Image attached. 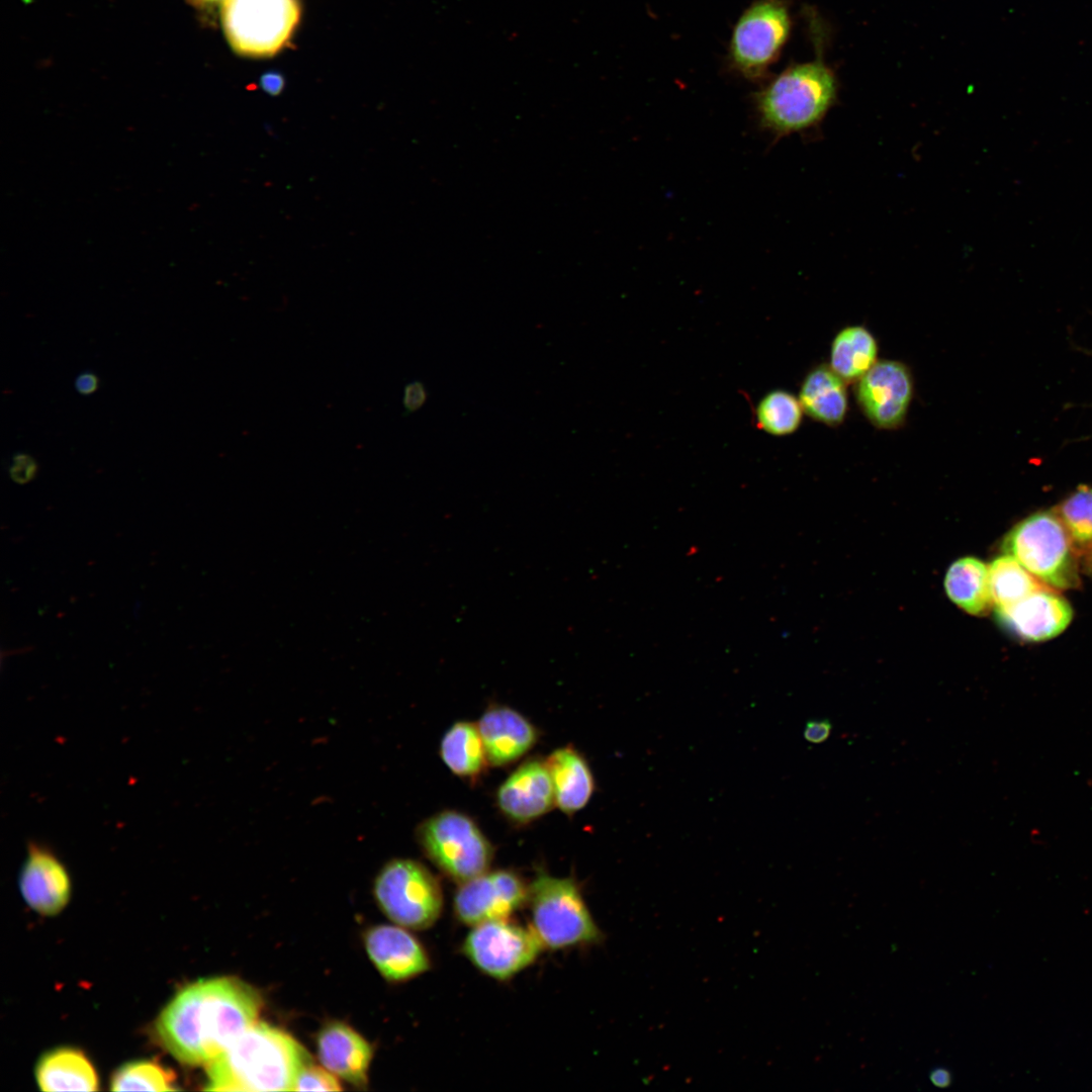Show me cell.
<instances>
[{"label": "cell", "instance_id": "obj_6", "mask_svg": "<svg viewBox=\"0 0 1092 1092\" xmlns=\"http://www.w3.org/2000/svg\"><path fill=\"white\" fill-rule=\"evenodd\" d=\"M416 837L427 858L452 881L461 884L490 870L493 845L462 811L435 813L418 826Z\"/></svg>", "mask_w": 1092, "mask_h": 1092}, {"label": "cell", "instance_id": "obj_3", "mask_svg": "<svg viewBox=\"0 0 1092 1092\" xmlns=\"http://www.w3.org/2000/svg\"><path fill=\"white\" fill-rule=\"evenodd\" d=\"M814 25V60L786 68L755 94L761 125L776 138L816 128L836 103L838 83L822 58L819 25Z\"/></svg>", "mask_w": 1092, "mask_h": 1092}, {"label": "cell", "instance_id": "obj_15", "mask_svg": "<svg viewBox=\"0 0 1092 1092\" xmlns=\"http://www.w3.org/2000/svg\"><path fill=\"white\" fill-rule=\"evenodd\" d=\"M25 903L42 915H56L71 897L70 875L57 854L43 844L30 842L18 877Z\"/></svg>", "mask_w": 1092, "mask_h": 1092}, {"label": "cell", "instance_id": "obj_9", "mask_svg": "<svg viewBox=\"0 0 1092 1092\" xmlns=\"http://www.w3.org/2000/svg\"><path fill=\"white\" fill-rule=\"evenodd\" d=\"M784 0H755L737 19L729 42L731 67L747 80L762 79L779 59L791 32Z\"/></svg>", "mask_w": 1092, "mask_h": 1092}, {"label": "cell", "instance_id": "obj_7", "mask_svg": "<svg viewBox=\"0 0 1092 1092\" xmlns=\"http://www.w3.org/2000/svg\"><path fill=\"white\" fill-rule=\"evenodd\" d=\"M373 890L383 913L404 928H429L442 913L441 884L436 876L418 860H390L376 877Z\"/></svg>", "mask_w": 1092, "mask_h": 1092}, {"label": "cell", "instance_id": "obj_18", "mask_svg": "<svg viewBox=\"0 0 1092 1092\" xmlns=\"http://www.w3.org/2000/svg\"><path fill=\"white\" fill-rule=\"evenodd\" d=\"M316 1045L326 1069L353 1085L367 1083L372 1049L352 1027L340 1021L327 1023L317 1034Z\"/></svg>", "mask_w": 1092, "mask_h": 1092}, {"label": "cell", "instance_id": "obj_10", "mask_svg": "<svg viewBox=\"0 0 1092 1092\" xmlns=\"http://www.w3.org/2000/svg\"><path fill=\"white\" fill-rule=\"evenodd\" d=\"M544 946L529 927L507 919L472 926L462 952L480 972L495 980H508L531 966Z\"/></svg>", "mask_w": 1092, "mask_h": 1092}, {"label": "cell", "instance_id": "obj_31", "mask_svg": "<svg viewBox=\"0 0 1092 1092\" xmlns=\"http://www.w3.org/2000/svg\"><path fill=\"white\" fill-rule=\"evenodd\" d=\"M832 724L828 719H813L806 723L804 738L810 743H822L829 737Z\"/></svg>", "mask_w": 1092, "mask_h": 1092}, {"label": "cell", "instance_id": "obj_33", "mask_svg": "<svg viewBox=\"0 0 1092 1092\" xmlns=\"http://www.w3.org/2000/svg\"><path fill=\"white\" fill-rule=\"evenodd\" d=\"M99 385V379L93 372L81 373L75 381V387L77 391L83 395H88L95 392Z\"/></svg>", "mask_w": 1092, "mask_h": 1092}, {"label": "cell", "instance_id": "obj_19", "mask_svg": "<svg viewBox=\"0 0 1092 1092\" xmlns=\"http://www.w3.org/2000/svg\"><path fill=\"white\" fill-rule=\"evenodd\" d=\"M552 780L555 807L571 816L582 810L596 791L590 765L572 744L557 747L545 757Z\"/></svg>", "mask_w": 1092, "mask_h": 1092}, {"label": "cell", "instance_id": "obj_4", "mask_svg": "<svg viewBox=\"0 0 1092 1092\" xmlns=\"http://www.w3.org/2000/svg\"><path fill=\"white\" fill-rule=\"evenodd\" d=\"M531 924L544 948L561 949L603 939L577 882L539 871L529 884Z\"/></svg>", "mask_w": 1092, "mask_h": 1092}, {"label": "cell", "instance_id": "obj_27", "mask_svg": "<svg viewBox=\"0 0 1092 1092\" xmlns=\"http://www.w3.org/2000/svg\"><path fill=\"white\" fill-rule=\"evenodd\" d=\"M1054 511L1078 552L1092 549V486L1078 485Z\"/></svg>", "mask_w": 1092, "mask_h": 1092}, {"label": "cell", "instance_id": "obj_16", "mask_svg": "<svg viewBox=\"0 0 1092 1092\" xmlns=\"http://www.w3.org/2000/svg\"><path fill=\"white\" fill-rule=\"evenodd\" d=\"M476 723L488 762L495 767L521 759L540 738V730L529 718L503 704H490Z\"/></svg>", "mask_w": 1092, "mask_h": 1092}, {"label": "cell", "instance_id": "obj_5", "mask_svg": "<svg viewBox=\"0 0 1092 1092\" xmlns=\"http://www.w3.org/2000/svg\"><path fill=\"white\" fill-rule=\"evenodd\" d=\"M1003 550L1043 584L1073 589L1081 584L1078 550L1053 511L1033 513L1006 535Z\"/></svg>", "mask_w": 1092, "mask_h": 1092}, {"label": "cell", "instance_id": "obj_2", "mask_svg": "<svg viewBox=\"0 0 1092 1092\" xmlns=\"http://www.w3.org/2000/svg\"><path fill=\"white\" fill-rule=\"evenodd\" d=\"M311 1064L303 1046L285 1031L255 1022L207 1067L206 1090L290 1091Z\"/></svg>", "mask_w": 1092, "mask_h": 1092}, {"label": "cell", "instance_id": "obj_36", "mask_svg": "<svg viewBox=\"0 0 1092 1092\" xmlns=\"http://www.w3.org/2000/svg\"><path fill=\"white\" fill-rule=\"evenodd\" d=\"M187 1H189L190 3H192L193 5H196V6H209V5L217 4L218 2H221V1L223 2L224 0H187Z\"/></svg>", "mask_w": 1092, "mask_h": 1092}, {"label": "cell", "instance_id": "obj_25", "mask_svg": "<svg viewBox=\"0 0 1092 1092\" xmlns=\"http://www.w3.org/2000/svg\"><path fill=\"white\" fill-rule=\"evenodd\" d=\"M988 568L990 593L995 609L1011 606L1033 592L1048 586L1008 554L994 559Z\"/></svg>", "mask_w": 1092, "mask_h": 1092}, {"label": "cell", "instance_id": "obj_20", "mask_svg": "<svg viewBox=\"0 0 1092 1092\" xmlns=\"http://www.w3.org/2000/svg\"><path fill=\"white\" fill-rule=\"evenodd\" d=\"M847 383L828 364L812 368L804 377L799 399L811 419L829 427L843 423L848 411Z\"/></svg>", "mask_w": 1092, "mask_h": 1092}, {"label": "cell", "instance_id": "obj_23", "mask_svg": "<svg viewBox=\"0 0 1092 1092\" xmlns=\"http://www.w3.org/2000/svg\"><path fill=\"white\" fill-rule=\"evenodd\" d=\"M878 354L873 333L864 326L850 325L834 336L828 365L846 383H855L879 361Z\"/></svg>", "mask_w": 1092, "mask_h": 1092}, {"label": "cell", "instance_id": "obj_8", "mask_svg": "<svg viewBox=\"0 0 1092 1092\" xmlns=\"http://www.w3.org/2000/svg\"><path fill=\"white\" fill-rule=\"evenodd\" d=\"M300 17L298 0H224L221 23L232 49L246 57H270L291 37Z\"/></svg>", "mask_w": 1092, "mask_h": 1092}, {"label": "cell", "instance_id": "obj_30", "mask_svg": "<svg viewBox=\"0 0 1092 1092\" xmlns=\"http://www.w3.org/2000/svg\"><path fill=\"white\" fill-rule=\"evenodd\" d=\"M37 469L36 461L29 454L16 453L12 458L9 475L14 482L24 484L34 478Z\"/></svg>", "mask_w": 1092, "mask_h": 1092}, {"label": "cell", "instance_id": "obj_14", "mask_svg": "<svg viewBox=\"0 0 1092 1092\" xmlns=\"http://www.w3.org/2000/svg\"><path fill=\"white\" fill-rule=\"evenodd\" d=\"M1043 586L1019 602L996 610L998 622L1016 638L1042 642L1062 634L1073 620L1070 603Z\"/></svg>", "mask_w": 1092, "mask_h": 1092}, {"label": "cell", "instance_id": "obj_13", "mask_svg": "<svg viewBox=\"0 0 1092 1092\" xmlns=\"http://www.w3.org/2000/svg\"><path fill=\"white\" fill-rule=\"evenodd\" d=\"M495 805L512 824L527 825L555 807L546 759L532 756L521 762L498 786Z\"/></svg>", "mask_w": 1092, "mask_h": 1092}, {"label": "cell", "instance_id": "obj_1", "mask_svg": "<svg viewBox=\"0 0 1092 1092\" xmlns=\"http://www.w3.org/2000/svg\"><path fill=\"white\" fill-rule=\"evenodd\" d=\"M259 992L234 977L198 980L182 988L155 1023L162 1045L181 1063L207 1066L257 1022Z\"/></svg>", "mask_w": 1092, "mask_h": 1092}, {"label": "cell", "instance_id": "obj_21", "mask_svg": "<svg viewBox=\"0 0 1092 1092\" xmlns=\"http://www.w3.org/2000/svg\"><path fill=\"white\" fill-rule=\"evenodd\" d=\"M42 1091H96L98 1076L86 1055L74 1048H57L43 1054L35 1066Z\"/></svg>", "mask_w": 1092, "mask_h": 1092}, {"label": "cell", "instance_id": "obj_12", "mask_svg": "<svg viewBox=\"0 0 1092 1092\" xmlns=\"http://www.w3.org/2000/svg\"><path fill=\"white\" fill-rule=\"evenodd\" d=\"M914 384L909 367L898 360H879L855 382L854 394L864 417L878 429L894 430L906 420Z\"/></svg>", "mask_w": 1092, "mask_h": 1092}, {"label": "cell", "instance_id": "obj_37", "mask_svg": "<svg viewBox=\"0 0 1092 1092\" xmlns=\"http://www.w3.org/2000/svg\"><path fill=\"white\" fill-rule=\"evenodd\" d=\"M1090 565H1091V569H1092V554H1091V562H1090Z\"/></svg>", "mask_w": 1092, "mask_h": 1092}, {"label": "cell", "instance_id": "obj_11", "mask_svg": "<svg viewBox=\"0 0 1092 1092\" xmlns=\"http://www.w3.org/2000/svg\"><path fill=\"white\" fill-rule=\"evenodd\" d=\"M529 884L509 869L486 871L459 884L453 901L457 919L463 924H477L507 919L528 900Z\"/></svg>", "mask_w": 1092, "mask_h": 1092}, {"label": "cell", "instance_id": "obj_29", "mask_svg": "<svg viewBox=\"0 0 1092 1092\" xmlns=\"http://www.w3.org/2000/svg\"><path fill=\"white\" fill-rule=\"evenodd\" d=\"M328 1069L307 1065L297 1077L294 1091H339L338 1079Z\"/></svg>", "mask_w": 1092, "mask_h": 1092}, {"label": "cell", "instance_id": "obj_22", "mask_svg": "<svg viewBox=\"0 0 1092 1092\" xmlns=\"http://www.w3.org/2000/svg\"><path fill=\"white\" fill-rule=\"evenodd\" d=\"M439 753L446 767L461 780L477 783L490 765L477 723L457 721L443 735Z\"/></svg>", "mask_w": 1092, "mask_h": 1092}, {"label": "cell", "instance_id": "obj_34", "mask_svg": "<svg viewBox=\"0 0 1092 1092\" xmlns=\"http://www.w3.org/2000/svg\"><path fill=\"white\" fill-rule=\"evenodd\" d=\"M263 89L272 95H277L283 87V79L277 74H267L262 80Z\"/></svg>", "mask_w": 1092, "mask_h": 1092}, {"label": "cell", "instance_id": "obj_26", "mask_svg": "<svg viewBox=\"0 0 1092 1092\" xmlns=\"http://www.w3.org/2000/svg\"><path fill=\"white\" fill-rule=\"evenodd\" d=\"M803 415L799 397L783 389L766 393L755 410L758 428L778 437L796 432L802 424Z\"/></svg>", "mask_w": 1092, "mask_h": 1092}, {"label": "cell", "instance_id": "obj_17", "mask_svg": "<svg viewBox=\"0 0 1092 1092\" xmlns=\"http://www.w3.org/2000/svg\"><path fill=\"white\" fill-rule=\"evenodd\" d=\"M364 942L371 962L389 981L413 979L430 969L425 947L402 926H374L366 932Z\"/></svg>", "mask_w": 1092, "mask_h": 1092}, {"label": "cell", "instance_id": "obj_24", "mask_svg": "<svg viewBox=\"0 0 1092 1092\" xmlns=\"http://www.w3.org/2000/svg\"><path fill=\"white\" fill-rule=\"evenodd\" d=\"M944 585L948 598L971 615H986L993 606L989 568L975 557L956 561L947 570Z\"/></svg>", "mask_w": 1092, "mask_h": 1092}, {"label": "cell", "instance_id": "obj_35", "mask_svg": "<svg viewBox=\"0 0 1092 1092\" xmlns=\"http://www.w3.org/2000/svg\"><path fill=\"white\" fill-rule=\"evenodd\" d=\"M930 1078H931V1081H932V1083H933L934 1085L938 1086V1087H945V1086H947V1085H948V1083H949V1080H950V1077H949V1074H948V1072H947V1071H945V1070H943V1069H938V1070H935V1071H934V1072H933V1073L931 1074V1077H930Z\"/></svg>", "mask_w": 1092, "mask_h": 1092}, {"label": "cell", "instance_id": "obj_28", "mask_svg": "<svg viewBox=\"0 0 1092 1092\" xmlns=\"http://www.w3.org/2000/svg\"><path fill=\"white\" fill-rule=\"evenodd\" d=\"M176 1076L156 1061L128 1062L118 1068L110 1081L113 1091H173Z\"/></svg>", "mask_w": 1092, "mask_h": 1092}, {"label": "cell", "instance_id": "obj_32", "mask_svg": "<svg viewBox=\"0 0 1092 1092\" xmlns=\"http://www.w3.org/2000/svg\"><path fill=\"white\" fill-rule=\"evenodd\" d=\"M427 399V391L421 381H413L404 387L403 405L407 413L419 410Z\"/></svg>", "mask_w": 1092, "mask_h": 1092}]
</instances>
